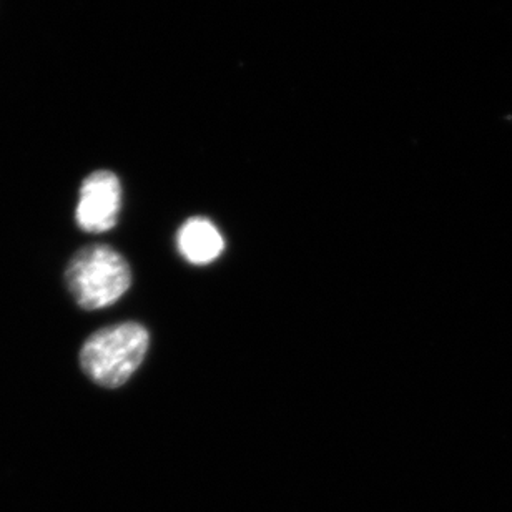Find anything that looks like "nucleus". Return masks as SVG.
Listing matches in <instances>:
<instances>
[{"label": "nucleus", "mask_w": 512, "mask_h": 512, "mask_svg": "<svg viewBox=\"0 0 512 512\" xmlns=\"http://www.w3.org/2000/svg\"><path fill=\"white\" fill-rule=\"evenodd\" d=\"M150 336L138 323L107 326L90 336L80 351L85 375L104 388H119L142 365Z\"/></svg>", "instance_id": "nucleus-1"}, {"label": "nucleus", "mask_w": 512, "mask_h": 512, "mask_svg": "<svg viewBox=\"0 0 512 512\" xmlns=\"http://www.w3.org/2000/svg\"><path fill=\"white\" fill-rule=\"evenodd\" d=\"M178 252L193 265H208L222 255L225 242L218 228L207 218H190L177 238Z\"/></svg>", "instance_id": "nucleus-4"}, {"label": "nucleus", "mask_w": 512, "mask_h": 512, "mask_svg": "<svg viewBox=\"0 0 512 512\" xmlns=\"http://www.w3.org/2000/svg\"><path fill=\"white\" fill-rule=\"evenodd\" d=\"M122 208V185L115 173L99 170L85 178L75 220L84 232H109L119 222Z\"/></svg>", "instance_id": "nucleus-3"}, {"label": "nucleus", "mask_w": 512, "mask_h": 512, "mask_svg": "<svg viewBox=\"0 0 512 512\" xmlns=\"http://www.w3.org/2000/svg\"><path fill=\"white\" fill-rule=\"evenodd\" d=\"M65 283L77 305L100 310L114 305L132 283L124 256L109 245H90L75 253L65 271Z\"/></svg>", "instance_id": "nucleus-2"}]
</instances>
